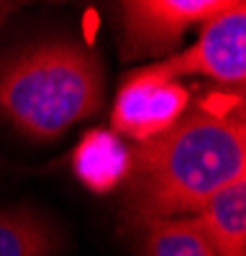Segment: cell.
<instances>
[{"label":"cell","mask_w":246,"mask_h":256,"mask_svg":"<svg viewBox=\"0 0 246 256\" xmlns=\"http://www.w3.org/2000/svg\"><path fill=\"white\" fill-rule=\"evenodd\" d=\"M246 180V126L200 102L170 131L131 148L120 187L128 230L154 220L202 216L220 192Z\"/></svg>","instance_id":"obj_1"},{"label":"cell","mask_w":246,"mask_h":256,"mask_svg":"<svg viewBox=\"0 0 246 256\" xmlns=\"http://www.w3.org/2000/svg\"><path fill=\"white\" fill-rule=\"evenodd\" d=\"M106 95L98 54L77 41H41L10 54L0 70V113L34 141L59 138L92 118Z\"/></svg>","instance_id":"obj_2"},{"label":"cell","mask_w":246,"mask_h":256,"mask_svg":"<svg viewBox=\"0 0 246 256\" xmlns=\"http://www.w3.org/2000/svg\"><path fill=\"white\" fill-rule=\"evenodd\" d=\"M149 67L167 80L208 77L220 88L246 82V0H228L223 10L200 26L192 46L156 59Z\"/></svg>","instance_id":"obj_3"},{"label":"cell","mask_w":246,"mask_h":256,"mask_svg":"<svg viewBox=\"0 0 246 256\" xmlns=\"http://www.w3.org/2000/svg\"><path fill=\"white\" fill-rule=\"evenodd\" d=\"M228 0H126L118 3L123 59L172 56L190 28L202 26Z\"/></svg>","instance_id":"obj_4"},{"label":"cell","mask_w":246,"mask_h":256,"mask_svg":"<svg viewBox=\"0 0 246 256\" xmlns=\"http://www.w3.org/2000/svg\"><path fill=\"white\" fill-rule=\"evenodd\" d=\"M188 105L190 90L182 80H167L146 64L120 82L110 110V131L120 138L146 144L170 131L188 113Z\"/></svg>","instance_id":"obj_5"},{"label":"cell","mask_w":246,"mask_h":256,"mask_svg":"<svg viewBox=\"0 0 246 256\" xmlns=\"http://www.w3.org/2000/svg\"><path fill=\"white\" fill-rule=\"evenodd\" d=\"M72 172L95 195L120 190L131 172V146L106 128H92L72 152Z\"/></svg>","instance_id":"obj_6"},{"label":"cell","mask_w":246,"mask_h":256,"mask_svg":"<svg viewBox=\"0 0 246 256\" xmlns=\"http://www.w3.org/2000/svg\"><path fill=\"white\" fill-rule=\"evenodd\" d=\"M138 256H216L210 230L202 216L154 220L136 230Z\"/></svg>","instance_id":"obj_7"},{"label":"cell","mask_w":246,"mask_h":256,"mask_svg":"<svg viewBox=\"0 0 246 256\" xmlns=\"http://www.w3.org/2000/svg\"><path fill=\"white\" fill-rule=\"evenodd\" d=\"M216 256H246V180L228 187L205 208Z\"/></svg>","instance_id":"obj_8"},{"label":"cell","mask_w":246,"mask_h":256,"mask_svg":"<svg viewBox=\"0 0 246 256\" xmlns=\"http://www.w3.org/2000/svg\"><path fill=\"white\" fill-rule=\"evenodd\" d=\"M56 233L28 208H0V256H52Z\"/></svg>","instance_id":"obj_9"},{"label":"cell","mask_w":246,"mask_h":256,"mask_svg":"<svg viewBox=\"0 0 246 256\" xmlns=\"http://www.w3.org/2000/svg\"><path fill=\"white\" fill-rule=\"evenodd\" d=\"M205 108H210L226 118H231L241 126H246V82L231 84V88H223L220 92H213L205 100H200Z\"/></svg>","instance_id":"obj_10"},{"label":"cell","mask_w":246,"mask_h":256,"mask_svg":"<svg viewBox=\"0 0 246 256\" xmlns=\"http://www.w3.org/2000/svg\"><path fill=\"white\" fill-rule=\"evenodd\" d=\"M13 10V6L10 3H0V26H3V20L8 18V13Z\"/></svg>","instance_id":"obj_11"}]
</instances>
